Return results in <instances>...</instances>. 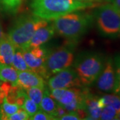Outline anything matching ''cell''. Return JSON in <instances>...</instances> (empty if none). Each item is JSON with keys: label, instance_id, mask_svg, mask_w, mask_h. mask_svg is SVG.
I'll use <instances>...</instances> for the list:
<instances>
[{"label": "cell", "instance_id": "1", "mask_svg": "<svg viewBox=\"0 0 120 120\" xmlns=\"http://www.w3.org/2000/svg\"><path fill=\"white\" fill-rule=\"evenodd\" d=\"M95 3L77 0H31L30 8L32 14L47 21L73 11L93 8Z\"/></svg>", "mask_w": 120, "mask_h": 120}, {"label": "cell", "instance_id": "2", "mask_svg": "<svg viewBox=\"0 0 120 120\" xmlns=\"http://www.w3.org/2000/svg\"><path fill=\"white\" fill-rule=\"evenodd\" d=\"M93 22V15L77 11L54 19L52 23L55 31L61 36L76 40L88 31Z\"/></svg>", "mask_w": 120, "mask_h": 120}, {"label": "cell", "instance_id": "3", "mask_svg": "<svg viewBox=\"0 0 120 120\" xmlns=\"http://www.w3.org/2000/svg\"><path fill=\"white\" fill-rule=\"evenodd\" d=\"M48 24V21L34 15H22L16 19L9 31V39L15 49L22 51L28 49L29 43L35 31Z\"/></svg>", "mask_w": 120, "mask_h": 120}, {"label": "cell", "instance_id": "4", "mask_svg": "<svg viewBox=\"0 0 120 120\" xmlns=\"http://www.w3.org/2000/svg\"><path fill=\"white\" fill-rule=\"evenodd\" d=\"M105 62L103 56L98 53H85L77 56L73 67L82 86H90L94 83Z\"/></svg>", "mask_w": 120, "mask_h": 120}, {"label": "cell", "instance_id": "5", "mask_svg": "<svg viewBox=\"0 0 120 120\" xmlns=\"http://www.w3.org/2000/svg\"><path fill=\"white\" fill-rule=\"evenodd\" d=\"M99 33L104 37L116 38L120 35V11L112 4L99 7L93 15Z\"/></svg>", "mask_w": 120, "mask_h": 120}, {"label": "cell", "instance_id": "6", "mask_svg": "<svg viewBox=\"0 0 120 120\" xmlns=\"http://www.w3.org/2000/svg\"><path fill=\"white\" fill-rule=\"evenodd\" d=\"M49 93L57 103L67 112L84 110L85 99L87 89L71 87L67 89L49 90Z\"/></svg>", "mask_w": 120, "mask_h": 120}, {"label": "cell", "instance_id": "7", "mask_svg": "<svg viewBox=\"0 0 120 120\" xmlns=\"http://www.w3.org/2000/svg\"><path fill=\"white\" fill-rule=\"evenodd\" d=\"M74 61V49L71 46H63L48 53L45 62V79L64 69L69 68Z\"/></svg>", "mask_w": 120, "mask_h": 120}, {"label": "cell", "instance_id": "8", "mask_svg": "<svg viewBox=\"0 0 120 120\" xmlns=\"http://www.w3.org/2000/svg\"><path fill=\"white\" fill-rule=\"evenodd\" d=\"M47 85L49 90L82 87L75 69L70 68L53 74L48 79Z\"/></svg>", "mask_w": 120, "mask_h": 120}, {"label": "cell", "instance_id": "9", "mask_svg": "<svg viewBox=\"0 0 120 120\" xmlns=\"http://www.w3.org/2000/svg\"><path fill=\"white\" fill-rule=\"evenodd\" d=\"M95 82L99 91L108 94L114 93L116 86V73L114 63L112 59L105 61L103 69Z\"/></svg>", "mask_w": 120, "mask_h": 120}, {"label": "cell", "instance_id": "10", "mask_svg": "<svg viewBox=\"0 0 120 120\" xmlns=\"http://www.w3.org/2000/svg\"><path fill=\"white\" fill-rule=\"evenodd\" d=\"M17 86L24 90L33 87H45V79L31 70L18 71Z\"/></svg>", "mask_w": 120, "mask_h": 120}, {"label": "cell", "instance_id": "11", "mask_svg": "<svg viewBox=\"0 0 120 120\" xmlns=\"http://www.w3.org/2000/svg\"><path fill=\"white\" fill-rule=\"evenodd\" d=\"M55 32L56 31L52 23L50 25L48 23L46 26L38 28L35 31L31 39L27 49L41 47L42 45L52 38Z\"/></svg>", "mask_w": 120, "mask_h": 120}, {"label": "cell", "instance_id": "12", "mask_svg": "<svg viewBox=\"0 0 120 120\" xmlns=\"http://www.w3.org/2000/svg\"><path fill=\"white\" fill-rule=\"evenodd\" d=\"M98 99V96L91 94L87 90L84 106V112L86 114L85 120H99L101 108L99 105Z\"/></svg>", "mask_w": 120, "mask_h": 120}, {"label": "cell", "instance_id": "13", "mask_svg": "<svg viewBox=\"0 0 120 120\" xmlns=\"http://www.w3.org/2000/svg\"><path fill=\"white\" fill-rule=\"evenodd\" d=\"M22 53L26 64L30 69V70L38 73L44 79H45L44 65L47 57L46 58L39 57L38 56H35L30 49L22 51Z\"/></svg>", "mask_w": 120, "mask_h": 120}, {"label": "cell", "instance_id": "14", "mask_svg": "<svg viewBox=\"0 0 120 120\" xmlns=\"http://www.w3.org/2000/svg\"><path fill=\"white\" fill-rule=\"evenodd\" d=\"M15 49L8 36L4 35L0 39V64L11 65Z\"/></svg>", "mask_w": 120, "mask_h": 120}, {"label": "cell", "instance_id": "15", "mask_svg": "<svg viewBox=\"0 0 120 120\" xmlns=\"http://www.w3.org/2000/svg\"><path fill=\"white\" fill-rule=\"evenodd\" d=\"M39 107L40 109L46 112L47 113L51 115L54 117V114L57 107V103L50 95L49 90L45 87L43 92V98L39 105Z\"/></svg>", "mask_w": 120, "mask_h": 120}, {"label": "cell", "instance_id": "16", "mask_svg": "<svg viewBox=\"0 0 120 120\" xmlns=\"http://www.w3.org/2000/svg\"><path fill=\"white\" fill-rule=\"evenodd\" d=\"M0 78L2 82H9L12 86H17L18 71L13 66L0 64Z\"/></svg>", "mask_w": 120, "mask_h": 120}, {"label": "cell", "instance_id": "17", "mask_svg": "<svg viewBox=\"0 0 120 120\" xmlns=\"http://www.w3.org/2000/svg\"><path fill=\"white\" fill-rule=\"evenodd\" d=\"M98 103L101 109L105 105H110L116 109L117 114L120 112V95L118 94L103 95L99 98Z\"/></svg>", "mask_w": 120, "mask_h": 120}, {"label": "cell", "instance_id": "18", "mask_svg": "<svg viewBox=\"0 0 120 120\" xmlns=\"http://www.w3.org/2000/svg\"><path fill=\"white\" fill-rule=\"evenodd\" d=\"M23 0H0V8L5 13L15 14L22 6Z\"/></svg>", "mask_w": 120, "mask_h": 120}, {"label": "cell", "instance_id": "19", "mask_svg": "<svg viewBox=\"0 0 120 120\" xmlns=\"http://www.w3.org/2000/svg\"><path fill=\"white\" fill-rule=\"evenodd\" d=\"M11 65H13L14 68L17 69L18 71L30 70V69L27 66L26 61L23 58L22 51L20 49H17V50H15Z\"/></svg>", "mask_w": 120, "mask_h": 120}, {"label": "cell", "instance_id": "20", "mask_svg": "<svg viewBox=\"0 0 120 120\" xmlns=\"http://www.w3.org/2000/svg\"><path fill=\"white\" fill-rule=\"evenodd\" d=\"M45 87H30V88L27 89L26 90V92L27 94V95L32 101H34L36 104L39 105L41 101L42 98H43Z\"/></svg>", "mask_w": 120, "mask_h": 120}, {"label": "cell", "instance_id": "21", "mask_svg": "<svg viewBox=\"0 0 120 120\" xmlns=\"http://www.w3.org/2000/svg\"><path fill=\"white\" fill-rule=\"evenodd\" d=\"M22 107H23L26 110V112L28 113L30 118L34 116L39 109H40L39 105L36 104L34 101H32L27 95L26 96L24 103Z\"/></svg>", "mask_w": 120, "mask_h": 120}, {"label": "cell", "instance_id": "22", "mask_svg": "<svg viewBox=\"0 0 120 120\" xmlns=\"http://www.w3.org/2000/svg\"><path fill=\"white\" fill-rule=\"evenodd\" d=\"M117 113L113 107L110 105H105L101 109L99 120H117Z\"/></svg>", "mask_w": 120, "mask_h": 120}, {"label": "cell", "instance_id": "23", "mask_svg": "<svg viewBox=\"0 0 120 120\" xmlns=\"http://www.w3.org/2000/svg\"><path fill=\"white\" fill-rule=\"evenodd\" d=\"M113 63L116 73V86L114 94H119L120 92V55L115 57Z\"/></svg>", "mask_w": 120, "mask_h": 120}, {"label": "cell", "instance_id": "24", "mask_svg": "<svg viewBox=\"0 0 120 120\" xmlns=\"http://www.w3.org/2000/svg\"><path fill=\"white\" fill-rule=\"evenodd\" d=\"M8 120H30V116H29L28 113L26 112V110L23 107H20L15 113H14L12 115L9 116Z\"/></svg>", "mask_w": 120, "mask_h": 120}, {"label": "cell", "instance_id": "25", "mask_svg": "<svg viewBox=\"0 0 120 120\" xmlns=\"http://www.w3.org/2000/svg\"><path fill=\"white\" fill-rule=\"evenodd\" d=\"M30 120H55L54 117L51 115L43 112L41 109H39L32 117H31Z\"/></svg>", "mask_w": 120, "mask_h": 120}, {"label": "cell", "instance_id": "26", "mask_svg": "<svg viewBox=\"0 0 120 120\" xmlns=\"http://www.w3.org/2000/svg\"><path fill=\"white\" fill-rule=\"evenodd\" d=\"M110 4H112L118 11H120V0H106Z\"/></svg>", "mask_w": 120, "mask_h": 120}, {"label": "cell", "instance_id": "27", "mask_svg": "<svg viewBox=\"0 0 120 120\" xmlns=\"http://www.w3.org/2000/svg\"><path fill=\"white\" fill-rule=\"evenodd\" d=\"M77 1H84V2H90V3H97L103 0H77Z\"/></svg>", "mask_w": 120, "mask_h": 120}, {"label": "cell", "instance_id": "28", "mask_svg": "<svg viewBox=\"0 0 120 120\" xmlns=\"http://www.w3.org/2000/svg\"><path fill=\"white\" fill-rule=\"evenodd\" d=\"M4 34L3 33V31H2V29H1V25H0V39L3 38V36L4 35Z\"/></svg>", "mask_w": 120, "mask_h": 120}, {"label": "cell", "instance_id": "29", "mask_svg": "<svg viewBox=\"0 0 120 120\" xmlns=\"http://www.w3.org/2000/svg\"><path fill=\"white\" fill-rule=\"evenodd\" d=\"M117 120H120V112L117 114Z\"/></svg>", "mask_w": 120, "mask_h": 120}, {"label": "cell", "instance_id": "30", "mask_svg": "<svg viewBox=\"0 0 120 120\" xmlns=\"http://www.w3.org/2000/svg\"><path fill=\"white\" fill-rule=\"evenodd\" d=\"M1 83V78H0V84Z\"/></svg>", "mask_w": 120, "mask_h": 120}, {"label": "cell", "instance_id": "31", "mask_svg": "<svg viewBox=\"0 0 120 120\" xmlns=\"http://www.w3.org/2000/svg\"><path fill=\"white\" fill-rule=\"evenodd\" d=\"M119 94L120 95V93H119V94Z\"/></svg>", "mask_w": 120, "mask_h": 120}]
</instances>
